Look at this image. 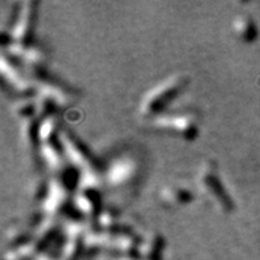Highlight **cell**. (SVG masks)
Returning <instances> with one entry per match:
<instances>
[{
  "label": "cell",
  "instance_id": "obj_4",
  "mask_svg": "<svg viewBox=\"0 0 260 260\" xmlns=\"http://www.w3.org/2000/svg\"><path fill=\"white\" fill-rule=\"evenodd\" d=\"M140 164L132 155H121L114 159L106 170V183L113 188L125 187L137 182Z\"/></svg>",
  "mask_w": 260,
  "mask_h": 260
},
{
  "label": "cell",
  "instance_id": "obj_13",
  "mask_svg": "<svg viewBox=\"0 0 260 260\" xmlns=\"http://www.w3.org/2000/svg\"><path fill=\"white\" fill-rule=\"evenodd\" d=\"M141 246L144 250L145 255H157L158 252H161L162 247L165 244V240L159 234H151L146 238V239L141 240Z\"/></svg>",
  "mask_w": 260,
  "mask_h": 260
},
{
  "label": "cell",
  "instance_id": "obj_11",
  "mask_svg": "<svg viewBox=\"0 0 260 260\" xmlns=\"http://www.w3.org/2000/svg\"><path fill=\"white\" fill-rule=\"evenodd\" d=\"M161 198L171 206H181L192 199V194L187 188L177 185H168L161 190Z\"/></svg>",
  "mask_w": 260,
  "mask_h": 260
},
{
  "label": "cell",
  "instance_id": "obj_7",
  "mask_svg": "<svg viewBox=\"0 0 260 260\" xmlns=\"http://www.w3.org/2000/svg\"><path fill=\"white\" fill-rule=\"evenodd\" d=\"M35 15H36V3H23L20 11H19V16H17L15 25L11 31L12 39H14V44L10 47L12 48H27L25 43L29 39V35L32 32L35 23Z\"/></svg>",
  "mask_w": 260,
  "mask_h": 260
},
{
  "label": "cell",
  "instance_id": "obj_6",
  "mask_svg": "<svg viewBox=\"0 0 260 260\" xmlns=\"http://www.w3.org/2000/svg\"><path fill=\"white\" fill-rule=\"evenodd\" d=\"M154 126L158 129H168L178 133L186 140H194L198 133V121L191 113H177L170 116H159L154 118Z\"/></svg>",
  "mask_w": 260,
  "mask_h": 260
},
{
  "label": "cell",
  "instance_id": "obj_9",
  "mask_svg": "<svg viewBox=\"0 0 260 260\" xmlns=\"http://www.w3.org/2000/svg\"><path fill=\"white\" fill-rule=\"evenodd\" d=\"M75 206L81 214L90 218H99L101 210V194L99 187L80 186L75 194Z\"/></svg>",
  "mask_w": 260,
  "mask_h": 260
},
{
  "label": "cell",
  "instance_id": "obj_2",
  "mask_svg": "<svg viewBox=\"0 0 260 260\" xmlns=\"http://www.w3.org/2000/svg\"><path fill=\"white\" fill-rule=\"evenodd\" d=\"M198 185L206 197H209L215 203L218 209L223 211H231L234 209L233 201L220 182L218 169L214 162L209 161L202 165L198 174Z\"/></svg>",
  "mask_w": 260,
  "mask_h": 260
},
{
  "label": "cell",
  "instance_id": "obj_8",
  "mask_svg": "<svg viewBox=\"0 0 260 260\" xmlns=\"http://www.w3.org/2000/svg\"><path fill=\"white\" fill-rule=\"evenodd\" d=\"M67 199H68V183L65 182V179H51L43 202V212L45 214V218L55 219V216L62 209Z\"/></svg>",
  "mask_w": 260,
  "mask_h": 260
},
{
  "label": "cell",
  "instance_id": "obj_10",
  "mask_svg": "<svg viewBox=\"0 0 260 260\" xmlns=\"http://www.w3.org/2000/svg\"><path fill=\"white\" fill-rule=\"evenodd\" d=\"M2 72H3V77L8 81L12 88L17 92L27 93L31 90L32 86L29 85V82L27 81L24 76L21 75L20 71L15 67L11 61H8L6 55L2 57Z\"/></svg>",
  "mask_w": 260,
  "mask_h": 260
},
{
  "label": "cell",
  "instance_id": "obj_1",
  "mask_svg": "<svg viewBox=\"0 0 260 260\" xmlns=\"http://www.w3.org/2000/svg\"><path fill=\"white\" fill-rule=\"evenodd\" d=\"M186 85H187V79L185 76H173L162 81L161 84H158L142 99L140 114L144 117H151L158 112H162L168 104H170L179 93H182Z\"/></svg>",
  "mask_w": 260,
  "mask_h": 260
},
{
  "label": "cell",
  "instance_id": "obj_12",
  "mask_svg": "<svg viewBox=\"0 0 260 260\" xmlns=\"http://www.w3.org/2000/svg\"><path fill=\"white\" fill-rule=\"evenodd\" d=\"M234 29L236 36L242 41H251L256 36V27L248 15L240 14L234 20Z\"/></svg>",
  "mask_w": 260,
  "mask_h": 260
},
{
  "label": "cell",
  "instance_id": "obj_5",
  "mask_svg": "<svg viewBox=\"0 0 260 260\" xmlns=\"http://www.w3.org/2000/svg\"><path fill=\"white\" fill-rule=\"evenodd\" d=\"M38 97V104L40 105V108H43L44 113L65 108L73 101L72 93H69L62 86H58L55 82L45 79H40L39 81Z\"/></svg>",
  "mask_w": 260,
  "mask_h": 260
},
{
  "label": "cell",
  "instance_id": "obj_3",
  "mask_svg": "<svg viewBox=\"0 0 260 260\" xmlns=\"http://www.w3.org/2000/svg\"><path fill=\"white\" fill-rule=\"evenodd\" d=\"M60 144L62 146L64 154L80 171V175L99 174L96 162L93 159L90 151L82 145L79 138L69 132H64L60 134Z\"/></svg>",
  "mask_w": 260,
  "mask_h": 260
}]
</instances>
